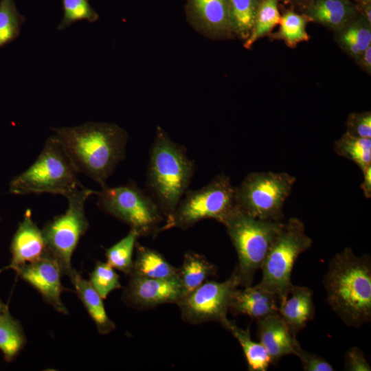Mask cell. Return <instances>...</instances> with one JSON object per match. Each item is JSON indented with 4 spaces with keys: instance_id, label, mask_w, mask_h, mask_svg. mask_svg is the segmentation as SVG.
I'll return each mask as SVG.
<instances>
[{
    "instance_id": "7",
    "label": "cell",
    "mask_w": 371,
    "mask_h": 371,
    "mask_svg": "<svg viewBox=\"0 0 371 371\" xmlns=\"http://www.w3.org/2000/svg\"><path fill=\"white\" fill-rule=\"evenodd\" d=\"M311 245L304 223L298 218H290L283 223L262 262V276L257 285L282 299L293 285L291 278L295 260Z\"/></svg>"
},
{
    "instance_id": "14",
    "label": "cell",
    "mask_w": 371,
    "mask_h": 371,
    "mask_svg": "<svg viewBox=\"0 0 371 371\" xmlns=\"http://www.w3.org/2000/svg\"><path fill=\"white\" fill-rule=\"evenodd\" d=\"M186 10L190 24L210 38L232 33L228 0H186Z\"/></svg>"
},
{
    "instance_id": "21",
    "label": "cell",
    "mask_w": 371,
    "mask_h": 371,
    "mask_svg": "<svg viewBox=\"0 0 371 371\" xmlns=\"http://www.w3.org/2000/svg\"><path fill=\"white\" fill-rule=\"evenodd\" d=\"M216 271L217 267L203 255L193 251H186L178 273V279L184 292L183 296L214 276Z\"/></svg>"
},
{
    "instance_id": "34",
    "label": "cell",
    "mask_w": 371,
    "mask_h": 371,
    "mask_svg": "<svg viewBox=\"0 0 371 371\" xmlns=\"http://www.w3.org/2000/svg\"><path fill=\"white\" fill-rule=\"evenodd\" d=\"M347 130L350 135L361 138H371L370 111L350 113L346 120Z\"/></svg>"
},
{
    "instance_id": "26",
    "label": "cell",
    "mask_w": 371,
    "mask_h": 371,
    "mask_svg": "<svg viewBox=\"0 0 371 371\" xmlns=\"http://www.w3.org/2000/svg\"><path fill=\"white\" fill-rule=\"evenodd\" d=\"M337 40L351 56L359 60L363 51L371 45V30L368 23H348L340 28Z\"/></svg>"
},
{
    "instance_id": "12",
    "label": "cell",
    "mask_w": 371,
    "mask_h": 371,
    "mask_svg": "<svg viewBox=\"0 0 371 371\" xmlns=\"http://www.w3.org/2000/svg\"><path fill=\"white\" fill-rule=\"evenodd\" d=\"M129 277L122 299L131 307L144 310L165 304H177L184 295L182 285L177 278L158 279L136 275H130Z\"/></svg>"
},
{
    "instance_id": "20",
    "label": "cell",
    "mask_w": 371,
    "mask_h": 371,
    "mask_svg": "<svg viewBox=\"0 0 371 371\" xmlns=\"http://www.w3.org/2000/svg\"><path fill=\"white\" fill-rule=\"evenodd\" d=\"M131 273L150 278H178L179 268L172 265L158 251L137 242Z\"/></svg>"
},
{
    "instance_id": "30",
    "label": "cell",
    "mask_w": 371,
    "mask_h": 371,
    "mask_svg": "<svg viewBox=\"0 0 371 371\" xmlns=\"http://www.w3.org/2000/svg\"><path fill=\"white\" fill-rule=\"evenodd\" d=\"M278 36L291 47L307 41L309 36L306 31V19L295 12H288L281 16Z\"/></svg>"
},
{
    "instance_id": "8",
    "label": "cell",
    "mask_w": 371,
    "mask_h": 371,
    "mask_svg": "<svg viewBox=\"0 0 371 371\" xmlns=\"http://www.w3.org/2000/svg\"><path fill=\"white\" fill-rule=\"evenodd\" d=\"M296 178L285 172H252L236 186L237 206L254 218L282 221Z\"/></svg>"
},
{
    "instance_id": "5",
    "label": "cell",
    "mask_w": 371,
    "mask_h": 371,
    "mask_svg": "<svg viewBox=\"0 0 371 371\" xmlns=\"http://www.w3.org/2000/svg\"><path fill=\"white\" fill-rule=\"evenodd\" d=\"M63 148L52 135L35 161L10 182L14 194L51 193L68 196L84 186Z\"/></svg>"
},
{
    "instance_id": "13",
    "label": "cell",
    "mask_w": 371,
    "mask_h": 371,
    "mask_svg": "<svg viewBox=\"0 0 371 371\" xmlns=\"http://www.w3.org/2000/svg\"><path fill=\"white\" fill-rule=\"evenodd\" d=\"M18 271L57 311L68 313L60 297L63 290L60 282L63 272L58 262L48 252L39 260L21 267Z\"/></svg>"
},
{
    "instance_id": "41",
    "label": "cell",
    "mask_w": 371,
    "mask_h": 371,
    "mask_svg": "<svg viewBox=\"0 0 371 371\" xmlns=\"http://www.w3.org/2000/svg\"><path fill=\"white\" fill-rule=\"evenodd\" d=\"M367 1H368V0H367Z\"/></svg>"
},
{
    "instance_id": "23",
    "label": "cell",
    "mask_w": 371,
    "mask_h": 371,
    "mask_svg": "<svg viewBox=\"0 0 371 371\" xmlns=\"http://www.w3.org/2000/svg\"><path fill=\"white\" fill-rule=\"evenodd\" d=\"M222 326L229 330L241 346L250 371H266L271 363L270 357L259 342L254 341L251 338L249 328H240L236 324L228 319Z\"/></svg>"
},
{
    "instance_id": "27",
    "label": "cell",
    "mask_w": 371,
    "mask_h": 371,
    "mask_svg": "<svg viewBox=\"0 0 371 371\" xmlns=\"http://www.w3.org/2000/svg\"><path fill=\"white\" fill-rule=\"evenodd\" d=\"M139 235L130 229L126 236L106 250V262L126 275L131 272L133 252Z\"/></svg>"
},
{
    "instance_id": "15",
    "label": "cell",
    "mask_w": 371,
    "mask_h": 371,
    "mask_svg": "<svg viewBox=\"0 0 371 371\" xmlns=\"http://www.w3.org/2000/svg\"><path fill=\"white\" fill-rule=\"evenodd\" d=\"M11 249L12 258L10 266L17 270L39 260L47 253L42 230L33 221L30 210L25 212L19 225Z\"/></svg>"
},
{
    "instance_id": "36",
    "label": "cell",
    "mask_w": 371,
    "mask_h": 371,
    "mask_svg": "<svg viewBox=\"0 0 371 371\" xmlns=\"http://www.w3.org/2000/svg\"><path fill=\"white\" fill-rule=\"evenodd\" d=\"M346 368L350 371H370V366L363 352L357 347L350 348L346 354Z\"/></svg>"
},
{
    "instance_id": "9",
    "label": "cell",
    "mask_w": 371,
    "mask_h": 371,
    "mask_svg": "<svg viewBox=\"0 0 371 371\" xmlns=\"http://www.w3.org/2000/svg\"><path fill=\"white\" fill-rule=\"evenodd\" d=\"M236 206V186L225 174L217 175L201 188L186 191L165 230L186 229L209 218L222 223Z\"/></svg>"
},
{
    "instance_id": "35",
    "label": "cell",
    "mask_w": 371,
    "mask_h": 371,
    "mask_svg": "<svg viewBox=\"0 0 371 371\" xmlns=\"http://www.w3.org/2000/svg\"><path fill=\"white\" fill-rule=\"evenodd\" d=\"M293 355L301 361L303 370L306 371H333V367L323 357L303 350L300 344L294 350Z\"/></svg>"
},
{
    "instance_id": "2",
    "label": "cell",
    "mask_w": 371,
    "mask_h": 371,
    "mask_svg": "<svg viewBox=\"0 0 371 371\" xmlns=\"http://www.w3.org/2000/svg\"><path fill=\"white\" fill-rule=\"evenodd\" d=\"M327 301L349 326L359 327L371 319V263L366 255L357 257L350 247L330 261L324 278Z\"/></svg>"
},
{
    "instance_id": "19",
    "label": "cell",
    "mask_w": 371,
    "mask_h": 371,
    "mask_svg": "<svg viewBox=\"0 0 371 371\" xmlns=\"http://www.w3.org/2000/svg\"><path fill=\"white\" fill-rule=\"evenodd\" d=\"M69 278L98 332L102 335H107L113 331L115 328V324L106 312L103 298L92 286L89 281L84 279L75 270Z\"/></svg>"
},
{
    "instance_id": "18",
    "label": "cell",
    "mask_w": 371,
    "mask_h": 371,
    "mask_svg": "<svg viewBox=\"0 0 371 371\" xmlns=\"http://www.w3.org/2000/svg\"><path fill=\"white\" fill-rule=\"evenodd\" d=\"M278 313L296 336L314 317L312 290L306 286L292 285L288 293L280 300Z\"/></svg>"
},
{
    "instance_id": "33",
    "label": "cell",
    "mask_w": 371,
    "mask_h": 371,
    "mask_svg": "<svg viewBox=\"0 0 371 371\" xmlns=\"http://www.w3.org/2000/svg\"><path fill=\"white\" fill-rule=\"evenodd\" d=\"M62 1L63 17L58 27L59 30L78 21L95 22L99 18L88 0H62Z\"/></svg>"
},
{
    "instance_id": "32",
    "label": "cell",
    "mask_w": 371,
    "mask_h": 371,
    "mask_svg": "<svg viewBox=\"0 0 371 371\" xmlns=\"http://www.w3.org/2000/svg\"><path fill=\"white\" fill-rule=\"evenodd\" d=\"M89 282L103 299L111 292L121 288L119 276L107 262L96 263L90 273Z\"/></svg>"
},
{
    "instance_id": "16",
    "label": "cell",
    "mask_w": 371,
    "mask_h": 371,
    "mask_svg": "<svg viewBox=\"0 0 371 371\" xmlns=\"http://www.w3.org/2000/svg\"><path fill=\"white\" fill-rule=\"evenodd\" d=\"M279 297L277 295L258 286L237 288L233 293L229 311L233 315H246L252 319H260L279 314Z\"/></svg>"
},
{
    "instance_id": "10",
    "label": "cell",
    "mask_w": 371,
    "mask_h": 371,
    "mask_svg": "<svg viewBox=\"0 0 371 371\" xmlns=\"http://www.w3.org/2000/svg\"><path fill=\"white\" fill-rule=\"evenodd\" d=\"M97 192L83 186L67 196L68 206L65 213L55 217L42 229L48 254L58 262L63 273L69 277L74 271L72 254L89 227L85 203Z\"/></svg>"
},
{
    "instance_id": "28",
    "label": "cell",
    "mask_w": 371,
    "mask_h": 371,
    "mask_svg": "<svg viewBox=\"0 0 371 371\" xmlns=\"http://www.w3.org/2000/svg\"><path fill=\"white\" fill-rule=\"evenodd\" d=\"M278 0H263L258 6L254 25L244 47L250 48L260 38L267 34L280 22Z\"/></svg>"
},
{
    "instance_id": "37",
    "label": "cell",
    "mask_w": 371,
    "mask_h": 371,
    "mask_svg": "<svg viewBox=\"0 0 371 371\" xmlns=\"http://www.w3.org/2000/svg\"><path fill=\"white\" fill-rule=\"evenodd\" d=\"M363 180L361 184V188L366 198L371 197V166L361 170Z\"/></svg>"
},
{
    "instance_id": "25",
    "label": "cell",
    "mask_w": 371,
    "mask_h": 371,
    "mask_svg": "<svg viewBox=\"0 0 371 371\" xmlns=\"http://www.w3.org/2000/svg\"><path fill=\"white\" fill-rule=\"evenodd\" d=\"M232 32L246 40L253 29L259 3L258 0H228Z\"/></svg>"
},
{
    "instance_id": "3",
    "label": "cell",
    "mask_w": 371,
    "mask_h": 371,
    "mask_svg": "<svg viewBox=\"0 0 371 371\" xmlns=\"http://www.w3.org/2000/svg\"><path fill=\"white\" fill-rule=\"evenodd\" d=\"M194 170L186 148L157 127L149 153L146 187L166 218L164 230L188 190Z\"/></svg>"
},
{
    "instance_id": "4",
    "label": "cell",
    "mask_w": 371,
    "mask_h": 371,
    "mask_svg": "<svg viewBox=\"0 0 371 371\" xmlns=\"http://www.w3.org/2000/svg\"><path fill=\"white\" fill-rule=\"evenodd\" d=\"M283 223L254 218L238 206L223 221L236 251L238 264L233 273L240 286L252 284L255 273L260 269Z\"/></svg>"
},
{
    "instance_id": "17",
    "label": "cell",
    "mask_w": 371,
    "mask_h": 371,
    "mask_svg": "<svg viewBox=\"0 0 371 371\" xmlns=\"http://www.w3.org/2000/svg\"><path fill=\"white\" fill-rule=\"evenodd\" d=\"M257 325L258 337L267 350L271 363H278L285 355H293L299 343L279 314L258 319Z\"/></svg>"
},
{
    "instance_id": "22",
    "label": "cell",
    "mask_w": 371,
    "mask_h": 371,
    "mask_svg": "<svg viewBox=\"0 0 371 371\" xmlns=\"http://www.w3.org/2000/svg\"><path fill=\"white\" fill-rule=\"evenodd\" d=\"M354 12L352 5L346 0H315L308 10L311 19L334 29L349 23Z\"/></svg>"
},
{
    "instance_id": "1",
    "label": "cell",
    "mask_w": 371,
    "mask_h": 371,
    "mask_svg": "<svg viewBox=\"0 0 371 371\" xmlns=\"http://www.w3.org/2000/svg\"><path fill=\"white\" fill-rule=\"evenodd\" d=\"M53 131L78 172L101 188L106 186V180L125 157L128 135L117 124L87 122Z\"/></svg>"
},
{
    "instance_id": "29",
    "label": "cell",
    "mask_w": 371,
    "mask_h": 371,
    "mask_svg": "<svg viewBox=\"0 0 371 371\" xmlns=\"http://www.w3.org/2000/svg\"><path fill=\"white\" fill-rule=\"evenodd\" d=\"M23 20L14 0H0V47L18 36Z\"/></svg>"
},
{
    "instance_id": "38",
    "label": "cell",
    "mask_w": 371,
    "mask_h": 371,
    "mask_svg": "<svg viewBox=\"0 0 371 371\" xmlns=\"http://www.w3.org/2000/svg\"><path fill=\"white\" fill-rule=\"evenodd\" d=\"M361 62L363 67L366 69L368 71H370L371 69V45L366 48L362 54L361 55L359 59L358 60Z\"/></svg>"
},
{
    "instance_id": "40",
    "label": "cell",
    "mask_w": 371,
    "mask_h": 371,
    "mask_svg": "<svg viewBox=\"0 0 371 371\" xmlns=\"http://www.w3.org/2000/svg\"><path fill=\"white\" fill-rule=\"evenodd\" d=\"M1 304H0V312H1Z\"/></svg>"
},
{
    "instance_id": "39",
    "label": "cell",
    "mask_w": 371,
    "mask_h": 371,
    "mask_svg": "<svg viewBox=\"0 0 371 371\" xmlns=\"http://www.w3.org/2000/svg\"><path fill=\"white\" fill-rule=\"evenodd\" d=\"M365 13H366L367 22L368 23L369 22V23L370 24L371 20H370V6L366 8Z\"/></svg>"
},
{
    "instance_id": "11",
    "label": "cell",
    "mask_w": 371,
    "mask_h": 371,
    "mask_svg": "<svg viewBox=\"0 0 371 371\" xmlns=\"http://www.w3.org/2000/svg\"><path fill=\"white\" fill-rule=\"evenodd\" d=\"M239 286L234 273L223 282L207 280L176 304L182 319L190 324L216 322L222 325L227 319L232 295Z\"/></svg>"
},
{
    "instance_id": "31",
    "label": "cell",
    "mask_w": 371,
    "mask_h": 371,
    "mask_svg": "<svg viewBox=\"0 0 371 371\" xmlns=\"http://www.w3.org/2000/svg\"><path fill=\"white\" fill-rule=\"evenodd\" d=\"M24 344V337L16 324L8 314L0 315V349L8 358L14 357Z\"/></svg>"
},
{
    "instance_id": "6",
    "label": "cell",
    "mask_w": 371,
    "mask_h": 371,
    "mask_svg": "<svg viewBox=\"0 0 371 371\" xmlns=\"http://www.w3.org/2000/svg\"><path fill=\"white\" fill-rule=\"evenodd\" d=\"M95 195L102 211L128 225L139 237L155 236L164 231V214L148 193L135 183L105 186Z\"/></svg>"
},
{
    "instance_id": "24",
    "label": "cell",
    "mask_w": 371,
    "mask_h": 371,
    "mask_svg": "<svg viewBox=\"0 0 371 371\" xmlns=\"http://www.w3.org/2000/svg\"><path fill=\"white\" fill-rule=\"evenodd\" d=\"M334 150L355 163L361 170L371 166V138L357 137L346 132L335 142Z\"/></svg>"
}]
</instances>
